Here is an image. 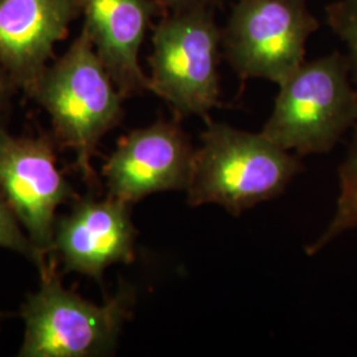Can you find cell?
<instances>
[{
	"mask_svg": "<svg viewBox=\"0 0 357 357\" xmlns=\"http://www.w3.org/2000/svg\"><path fill=\"white\" fill-rule=\"evenodd\" d=\"M29 98L50 115L59 149L75 153L84 181L90 190H98L91 160L103 137L121 125L125 98L84 26L64 54L47 66Z\"/></svg>",
	"mask_w": 357,
	"mask_h": 357,
	"instance_id": "cell-1",
	"label": "cell"
},
{
	"mask_svg": "<svg viewBox=\"0 0 357 357\" xmlns=\"http://www.w3.org/2000/svg\"><path fill=\"white\" fill-rule=\"evenodd\" d=\"M203 144L195 151L187 203L216 204L240 216L282 195L302 165L262 132H248L205 119Z\"/></svg>",
	"mask_w": 357,
	"mask_h": 357,
	"instance_id": "cell-2",
	"label": "cell"
},
{
	"mask_svg": "<svg viewBox=\"0 0 357 357\" xmlns=\"http://www.w3.org/2000/svg\"><path fill=\"white\" fill-rule=\"evenodd\" d=\"M137 302L135 289L121 282L116 293L96 305L66 289L57 258L40 273V287L26 296L20 317L26 332L20 357H97L114 354Z\"/></svg>",
	"mask_w": 357,
	"mask_h": 357,
	"instance_id": "cell-3",
	"label": "cell"
},
{
	"mask_svg": "<svg viewBox=\"0 0 357 357\" xmlns=\"http://www.w3.org/2000/svg\"><path fill=\"white\" fill-rule=\"evenodd\" d=\"M357 121V90L349 63L332 52L303 63L280 86L262 134L299 156L331 151Z\"/></svg>",
	"mask_w": 357,
	"mask_h": 357,
	"instance_id": "cell-4",
	"label": "cell"
},
{
	"mask_svg": "<svg viewBox=\"0 0 357 357\" xmlns=\"http://www.w3.org/2000/svg\"><path fill=\"white\" fill-rule=\"evenodd\" d=\"M215 13L212 8L167 13L153 26L150 91L180 121L191 115L206 119L221 105V28Z\"/></svg>",
	"mask_w": 357,
	"mask_h": 357,
	"instance_id": "cell-5",
	"label": "cell"
},
{
	"mask_svg": "<svg viewBox=\"0 0 357 357\" xmlns=\"http://www.w3.org/2000/svg\"><path fill=\"white\" fill-rule=\"evenodd\" d=\"M319 26L307 0H237L221 28V50L243 81L281 86L305 63L308 38Z\"/></svg>",
	"mask_w": 357,
	"mask_h": 357,
	"instance_id": "cell-6",
	"label": "cell"
},
{
	"mask_svg": "<svg viewBox=\"0 0 357 357\" xmlns=\"http://www.w3.org/2000/svg\"><path fill=\"white\" fill-rule=\"evenodd\" d=\"M53 135L16 137L0 126V192L38 253V273L50 265L57 208L79 197L57 167Z\"/></svg>",
	"mask_w": 357,
	"mask_h": 357,
	"instance_id": "cell-7",
	"label": "cell"
},
{
	"mask_svg": "<svg viewBox=\"0 0 357 357\" xmlns=\"http://www.w3.org/2000/svg\"><path fill=\"white\" fill-rule=\"evenodd\" d=\"M195 151L175 116L135 128L119 138L102 166L107 195L134 205L158 192H185Z\"/></svg>",
	"mask_w": 357,
	"mask_h": 357,
	"instance_id": "cell-8",
	"label": "cell"
},
{
	"mask_svg": "<svg viewBox=\"0 0 357 357\" xmlns=\"http://www.w3.org/2000/svg\"><path fill=\"white\" fill-rule=\"evenodd\" d=\"M132 205L107 195L79 196L64 216L57 217L52 255L65 273H79L102 284L103 273L114 264L135 259L138 231L131 218Z\"/></svg>",
	"mask_w": 357,
	"mask_h": 357,
	"instance_id": "cell-9",
	"label": "cell"
},
{
	"mask_svg": "<svg viewBox=\"0 0 357 357\" xmlns=\"http://www.w3.org/2000/svg\"><path fill=\"white\" fill-rule=\"evenodd\" d=\"M79 16L76 0H0V64L26 97Z\"/></svg>",
	"mask_w": 357,
	"mask_h": 357,
	"instance_id": "cell-10",
	"label": "cell"
},
{
	"mask_svg": "<svg viewBox=\"0 0 357 357\" xmlns=\"http://www.w3.org/2000/svg\"><path fill=\"white\" fill-rule=\"evenodd\" d=\"M103 66L126 100L150 91L139 63L143 41L153 17L165 15L153 0H76Z\"/></svg>",
	"mask_w": 357,
	"mask_h": 357,
	"instance_id": "cell-11",
	"label": "cell"
},
{
	"mask_svg": "<svg viewBox=\"0 0 357 357\" xmlns=\"http://www.w3.org/2000/svg\"><path fill=\"white\" fill-rule=\"evenodd\" d=\"M327 23L343 43L351 77L357 90V0H335L326 10ZM357 228V121L352 142L339 168V193L335 212L319 237L306 246L308 255H318L337 237Z\"/></svg>",
	"mask_w": 357,
	"mask_h": 357,
	"instance_id": "cell-12",
	"label": "cell"
},
{
	"mask_svg": "<svg viewBox=\"0 0 357 357\" xmlns=\"http://www.w3.org/2000/svg\"><path fill=\"white\" fill-rule=\"evenodd\" d=\"M0 248L24 255L35 265H38V257L33 243H31L24 228L17 217L15 216L6 197L0 192Z\"/></svg>",
	"mask_w": 357,
	"mask_h": 357,
	"instance_id": "cell-13",
	"label": "cell"
},
{
	"mask_svg": "<svg viewBox=\"0 0 357 357\" xmlns=\"http://www.w3.org/2000/svg\"><path fill=\"white\" fill-rule=\"evenodd\" d=\"M167 13H178L196 8L218 10L225 4V0H153Z\"/></svg>",
	"mask_w": 357,
	"mask_h": 357,
	"instance_id": "cell-14",
	"label": "cell"
},
{
	"mask_svg": "<svg viewBox=\"0 0 357 357\" xmlns=\"http://www.w3.org/2000/svg\"><path fill=\"white\" fill-rule=\"evenodd\" d=\"M19 88L16 86L13 77L6 70V68L0 64V114L6 112L13 101V96Z\"/></svg>",
	"mask_w": 357,
	"mask_h": 357,
	"instance_id": "cell-15",
	"label": "cell"
},
{
	"mask_svg": "<svg viewBox=\"0 0 357 357\" xmlns=\"http://www.w3.org/2000/svg\"><path fill=\"white\" fill-rule=\"evenodd\" d=\"M6 317H7V314H3V312H0V326H1V321L4 320Z\"/></svg>",
	"mask_w": 357,
	"mask_h": 357,
	"instance_id": "cell-16",
	"label": "cell"
}]
</instances>
